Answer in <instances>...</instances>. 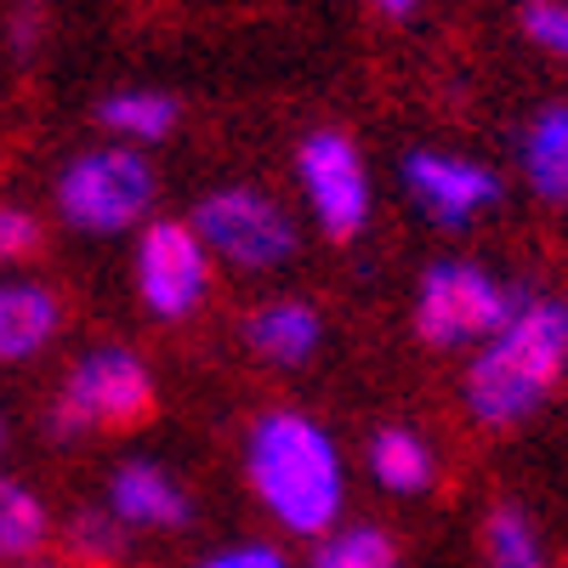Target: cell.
I'll return each instance as SVG.
<instances>
[{
    "label": "cell",
    "mask_w": 568,
    "mask_h": 568,
    "mask_svg": "<svg viewBox=\"0 0 568 568\" xmlns=\"http://www.w3.org/2000/svg\"><path fill=\"white\" fill-rule=\"evenodd\" d=\"M109 511L125 529H182L194 506L160 460H125L109 478Z\"/></svg>",
    "instance_id": "11"
},
{
    "label": "cell",
    "mask_w": 568,
    "mask_h": 568,
    "mask_svg": "<svg viewBox=\"0 0 568 568\" xmlns=\"http://www.w3.org/2000/svg\"><path fill=\"white\" fill-rule=\"evenodd\" d=\"M200 568H291L273 546H233V551H216V557H205Z\"/></svg>",
    "instance_id": "23"
},
{
    "label": "cell",
    "mask_w": 568,
    "mask_h": 568,
    "mask_svg": "<svg viewBox=\"0 0 568 568\" xmlns=\"http://www.w3.org/2000/svg\"><path fill=\"white\" fill-rule=\"evenodd\" d=\"M114 142H131V149H149V142H165L182 120V103L171 91H154V85H114L109 98L91 109Z\"/></svg>",
    "instance_id": "14"
},
{
    "label": "cell",
    "mask_w": 568,
    "mask_h": 568,
    "mask_svg": "<svg viewBox=\"0 0 568 568\" xmlns=\"http://www.w3.org/2000/svg\"><path fill=\"white\" fill-rule=\"evenodd\" d=\"M484 568H546L540 535L529 524V511L517 506H495L484 524Z\"/></svg>",
    "instance_id": "18"
},
{
    "label": "cell",
    "mask_w": 568,
    "mask_h": 568,
    "mask_svg": "<svg viewBox=\"0 0 568 568\" xmlns=\"http://www.w3.org/2000/svg\"><path fill=\"white\" fill-rule=\"evenodd\" d=\"M517 165L546 205H568V103H546L529 114L517 136Z\"/></svg>",
    "instance_id": "13"
},
{
    "label": "cell",
    "mask_w": 568,
    "mask_h": 568,
    "mask_svg": "<svg viewBox=\"0 0 568 568\" xmlns=\"http://www.w3.org/2000/svg\"><path fill=\"white\" fill-rule=\"evenodd\" d=\"M245 471L256 500L278 517L291 535L318 540L336 529L347 500V466L324 426L302 409H262L245 438Z\"/></svg>",
    "instance_id": "2"
},
{
    "label": "cell",
    "mask_w": 568,
    "mask_h": 568,
    "mask_svg": "<svg viewBox=\"0 0 568 568\" xmlns=\"http://www.w3.org/2000/svg\"><path fill=\"white\" fill-rule=\"evenodd\" d=\"M404 194L415 200V211L426 222H438L449 233L471 227L478 216H489L500 205V176L484 160H466V154H444V149H409L404 165Z\"/></svg>",
    "instance_id": "9"
},
{
    "label": "cell",
    "mask_w": 568,
    "mask_h": 568,
    "mask_svg": "<svg viewBox=\"0 0 568 568\" xmlns=\"http://www.w3.org/2000/svg\"><path fill=\"white\" fill-rule=\"evenodd\" d=\"M313 568H398V546L382 524L324 529L313 546Z\"/></svg>",
    "instance_id": "17"
},
{
    "label": "cell",
    "mask_w": 568,
    "mask_h": 568,
    "mask_svg": "<svg viewBox=\"0 0 568 568\" xmlns=\"http://www.w3.org/2000/svg\"><path fill=\"white\" fill-rule=\"evenodd\" d=\"M200 227V240L216 262H227L233 273H273L296 256L302 233L291 222V211H284L278 200H267L262 187H216V194H205L194 205V216H187Z\"/></svg>",
    "instance_id": "7"
},
{
    "label": "cell",
    "mask_w": 568,
    "mask_h": 568,
    "mask_svg": "<svg viewBox=\"0 0 568 568\" xmlns=\"http://www.w3.org/2000/svg\"><path fill=\"white\" fill-rule=\"evenodd\" d=\"M131 278H136V302L149 307V318L182 324V318H194L205 307L211 284H216V256L205 251L194 222L149 216L142 233H136Z\"/></svg>",
    "instance_id": "6"
},
{
    "label": "cell",
    "mask_w": 568,
    "mask_h": 568,
    "mask_svg": "<svg viewBox=\"0 0 568 568\" xmlns=\"http://www.w3.org/2000/svg\"><path fill=\"white\" fill-rule=\"evenodd\" d=\"M568 375V302L524 291L511 318L466 364V409L484 426L529 420Z\"/></svg>",
    "instance_id": "1"
},
{
    "label": "cell",
    "mask_w": 568,
    "mask_h": 568,
    "mask_svg": "<svg viewBox=\"0 0 568 568\" xmlns=\"http://www.w3.org/2000/svg\"><path fill=\"white\" fill-rule=\"evenodd\" d=\"M369 478L393 495H426L438 478V455L415 426H382L369 438Z\"/></svg>",
    "instance_id": "15"
},
{
    "label": "cell",
    "mask_w": 568,
    "mask_h": 568,
    "mask_svg": "<svg viewBox=\"0 0 568 568\" xmlns=\"http://www.w3.org/2000/svg\"><path fill=\"white\" fill-rule=\"evenodd\" d=\"M369 7H375V12H387V18H409L420 0H369Z\"/></svg>",
    "instance_id": "24"
},
{
    "label": "cell",
    "mask_w": 568,
    "mask_h": 568,
    "mask_svg": "<svg viewBox=\"0 0 568 568\" xmlns=\"http://www.w3.org/2000/svg\"><path fill=\"white\" fill-rule=\"evenodd\" d=\"M245 347L267 369H302L324 347V318L302 296H273L245 313Z\"/></svg>",
    "instance_id": "10"
},
{
    "label": "cell",
    "mask_w": 568,
    "mask_h": 568,
    "mask_svg": "<svg viewBox=\"0 0 568 568\" xmlns=\"http://www.w3.org/2000/svg\"><path fill=\"white\" fill-rule=\"evenodd\" d=\"M154 415V369L142 364L136 347L103 342L85 347L69 369L52 404V433L85 438V433H131Z\"/></svg>",
    "instance_id": "4"
},
{
    "label": "cell",
    "mask_w": 568,
    "mask_h": 568,
    "mask_svg": "<svg viewBox=\"0 0 568 568\" xmlns=\"http://www.w3.org/2000/svg\"><path fill=\"white\" fill-rule=\"evenodd\" d=\"M40 240H45V227L29 205H12V200H0V267H18V262H34L40 256Z\"/></svg>",
    "instance_id": "20"
},
{
    "label": "cell",
    "mask_w": 568,
    "mask_h": 568,
    "mask_svg": "<svg viewBox=\"0 0 568 568\" xmlns=\"http://www.w3.org/2000/svg\"><path fill=\"white\" fill-rule=\"evenodd\" d=\"M40 40H45V7L40 0H18V7L7 12V45L18 58H29Z\"/></svg>",
    "instance_id": "22"
},
{
    "label": "cell",
    "mask_w": 568,
    "mask_h": 568,
    "mask_svg": "<svg viewBox=\"0 0 568 568\" xmlns=\"http://www.w3.org/2000/svg\"><path fill=\"white\" fill-rule=\"evenodd\" d=\"M296 182H302V200L318 222L324 240H358L369 211H375V187H369V165L358 154V142L336 125H318L302 136L296 149Z\"/></svg>",
    "instance_id": "8"
},
{
    "label": "cell",
    "mask_w": 568,
    "mask_h": 568,
    "mask_svg": "<svg viewBox=\"0 0 568 568\" xmlns=\"http://www.w3.org/2000/svg\"><path fill=\"white\" fill-rule=\"evenodd\" d=\"M63 302L34 278H0V364H29L58 342Z\"/></svg>",
    "instance_id": "12"
},
{
    "label": "cell",
    "mask_w": 568,
    "mask_h": 568,
    "mask_svg": "<svg viewBox=\"0 0 568 568\" xmlns=\"http://www.w3.org/2000/svg\"><path fill=\"white\" fill-rule=\"evenodd\" d=\"M517 284H506L500 273H489L484 262H460L444 256L420 273L415 284V336L438 353L455 347H484L495 329L511 318L517 307Z\"/></svg>",
    "instance_id": "5"
},
{
    "label": "cell",
    "mask_w": 568,
    "mask_h": 568,
    "mask_svg": "<svg viewBox=\"0 0 568 568\" xmlns=\"http://www.w3.org/2000/svg\"><path fill=\"white\" fill-rule=\"evenodd\" d=\"M63 546H69V557L85 562V568H114L120 551H125V524H120L109 506L74 511L69 529H63Z\"/></svg>",
    "instance_id": "19"
},
{
    "label": "cell",
    "mask_w": 568,
    "mask_h": 568,
    "mask_svg": "<svg viewBox=\"0 0 568 568\" xmlns=\"http://www.w3.org/2000/svg\"><path fill=\"white\" fill-rule=\"evenodd\" d=\"M52 535V517H45V500L18 484V478H0V557L7 562H23L45 546Z\"/></svg>",
    "instance_id": "16"
},
{
    "label": "cell",
    "mask_w": 568,
    "mask_h": 568,
    "mask_svg": "<svg viewBox=\"0 0 568 568\" xmlns=\"http://www.w3.org/2000/svg\"><path fill=\"white\" fill-rule=\"evenodd\" d=\"M0 444H7V420H0Z\"/></svg>",
    "instance_id": "26"
},
{
    "label": "cell",
    "mask_w": 568,
    "mask_h": 568,
    "mask_svg": "<svg viewBox=\"0 0 568 568\" xmlns=\"http://www.w3.org/2000/svg\"><path fill=\"white\" fill-rule=\"evenodd\" d=\"M517 23H524L529 45H540L546 58L568 63V0H529Z\"/></svg>",
    "instance_id": "21"
},
{
    "label": "cell",
    "mask_w": 568,
    "mask_h": 568,
    "mask_svg": "<svg viewBox=\"0 0 568 568\" xmlns=\"http://www.w3.org/2000/svg\"><path fill=\"white\" fill-rule=\"evenodd\" d=\"M52 200H58V216L74 233L114 240V233H131V227L149 222L154 165L142 160V149H131V142H103V149H85L58 171Z\"/></svg>",
    "instance_id": "3"
},
{
    "label": "cell",
    "mask_w": 568,
    "mask_h": 568,
    "mask_svg": "<svg viewBox=\"0 0 568 568\" xmlns=\"http://www.w3.org/2000/svg\"><path fill=\"white\" fill-rule=\"evenodd\" d=\"M18 568H63V562H52V557H23Z\"/></svg>",
    "instance_id": "25"
}]
</instances>
